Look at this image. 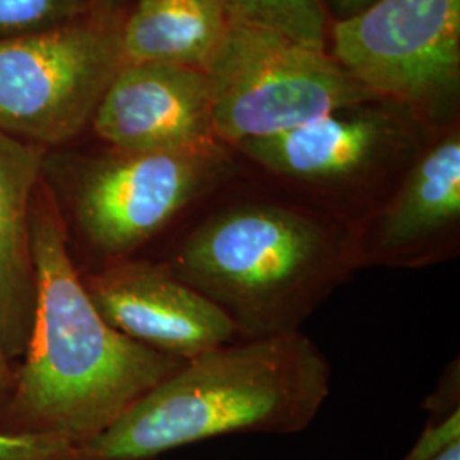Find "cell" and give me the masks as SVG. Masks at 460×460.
Returning a JSON list of instances; mask_svg holds the SVG:
<instances>
[{
  "label": "cell",
  "instance_id": "1",
  "mask_svg": "<svg viewBox=\"0 0 460 460\" xmlns=\"http://www.w3.org/2000/svg\"><path fill=\"white\" fill-rule=\"evenodd\" d=\"M31 239L33 323L0 431L81 447L186 360L137 343L98 313L70 256L66 215L47 176L34 190Z\"/></svg>",
  "mask_w": 460,
  "mask_h": 460
},
{
  "label": "cell",
  "instance_id": "2",
  "mask_svg": "<svg viewBox=\"0 0 460 460\" xmlns=\"http://www.w3.org/2000/svg\"><path fill=\"white\" fill-rule=\"evenodd\" d=\"M161 263L227 314L239 340L302 331L358 270L348 222L271 199L214 210Z\"/></svg>",
  "mask_w": 460,
  "mask_h": 460
},
{
  "label": "cell",
  "instance_id": "3",
  "mask_svg": "<svg viewBox=\"0 0 460 460\" xmlns=\"http://www.w3.org/2000/svg\"><path fill=\"white\" fill-rule=\"evenodd\" d=\"M329 391V360L302 331L235 340L182 363L77 447V460H152L232 433H298Z\"/></svg>",
  "mask_w": 460,
  "mask_h": 460
},
{
  "label": "cell",
  "instance_id": "4",
  "mask_svg": "<svg viewBox=\"0 0 460 460\" xmlns=\"http://www.w3.org/2000/svg\"><path fill=\"white\" fill-rule=\"evenodd\" d=\"M222 144L191 150L108 147L66 161V199L84 244L108 263L127 260L235 172Z\"/></svg>",
  "mask_w": 460,
  "mask_h": 460
},
{
  "label": "cell",
  "instance_id": "5",
  "mask_svg": "<svg viewBox=\"0 0 460 460\" xmlns=\"http://www.w3.org/2000/svg\"><path fill=\"white\" fill-rule=\"evenodd\" d=\"M217 142L232 148L348 106L377 102L328 49L234 19L205 68Z\"/></svg>",
  "mask_w": 460,
  "mask_h": 460
},
{
  "label": "cell",
  "instance_id": "6",
  "mask_svg": "<svg viewBox=\"0 0 460 460\" xmlns=\"http://www.w3.org/2000/svg\"><path fill=\"white\" fill-rule=\"evenodd\" d=\"M125 66L121 19L0 40V132L47 150L83 132Z\"/></svg>",
  "mask_w": 460,
  "mask_h": 460
},
{
  "label": "cell",
  "instance_id": "7",
  "mask_svg": "<svg viewBox=\"0 0 460 460\" xmlns=\"http://www.w3.org/2000/svg\"><path fill=\"white\" fill-rule=\"evenodd\" d=\"M328 51L378 101L437 119L460 81V0H378L329 26Z\"/></svg>",
  "mask_w": 460,
  "mask_h": 460
},
{
  "label": "cell",
  "instance_id": "8",
  "mask_svg": "<svg viewBox=\"0 0 460 460\" xmlns=\"http://www.w3.org/2000/svg\"><path fill=\"white\" fill-rule=\"evenodd\" d=\"M427 144L412 115L365 102L241 142L234 152L281 181L345 195L365 193L391 174H402Z\"/></svg>",
  "mask_w": 460,
  "mask_h": 460
},
{
  "label": "cell",
  "instance_id": "9",
  "mask_svg": "<svg viewBox=\"0 0 460 460\" xmlns=\"http://www.w3.org/2000/svg\"><path fill=\"white\" fill-rule=\"evenodd\" d=\"M357 268L418 270L460 251V133L438 135L394 190L351 226Z\"/></svg>",
  "mask_w": 460,
  "mask_h": 460
},
{
  "label": "cell",
  "instance_id": "10",
  "mask_svg": "<svg viewBox=\"0 0 460 460\" xmlns=\"http://www.w3.org/2000/svg\"><path fill=\"white\" fill-rule=\"evenodd\" d=\"M83 283L111 328L169 357L191 360L239 340L229 315L161 261L119 260Z\"/></svg>",
  "mask_w": 460,
  "mask_h": 460
},
{
  "label": "cell",
  "instance_id": "11",
  "mask_svg": "<svg viewBox=\"0 0 460 460\" xmlns=\"http://www.w3.org/2000/svg\"><path fill=\"white\" fill-rule=\"evenodd\" d=\"M205 70L176 64H125L102 94L91 127L108 147L191 150L220 144Z\"/></svg>",
  "mask_w": 460,
  "mask_h": 460
},
{
  "label": "cell",
  "instance_id": "12",
  "mask_svg": "<svg viewBox=\"0 0 460 460\" xmlns=\"http://www.w3.org/2000/svg\"><path fill=\"white\" fill-rule=\"evenodd\" d=\"M47 152L0 132V340L13 362L24 355L33 323L31 205Z\"/></svg>",
  "mask_w": 460,
  "mask_h": 460
},
{
  "label": "cell",
  "instance_id": "13",
  "mask_svg": "<svg viewBox=\"0 0 460 460\" xmlns=\"http://www.w3.org/2000/svg\"><path fill=\"white\" fill-rule=\"evenodd\" d=\"M227 0H135L121 19L125 64L205 70L229 33Z\"/></svg>",
  "mask_w": 460,
  "mask_h": 460
},
{
  "label": "cell",
  "instance_id": "14",
  "mask_svg": "<svg viewBox=\"0 0 460 460\" xmlns=\"http://www.w3.org/2000/svg\"><path fill=\"white\" fill-rule=\"evenodd\" d=\"M237 21L283 34L315 49H328L329 19L321 0H227Z\"/></svg>",
  "mask_w": 460,
  "mask_h": 460
},
{
  "label": "cell",
  "instance_id": "15",
  "mask_svg": "<svg viewBox=\"0 0 460 460\" xmlns=\"http://www.w3.org/2000/svg\"><path fill=\"white\" fill-rule=\"evenodd\" d=\"M98 16L89 0H0V40Z\"/></svg>",
  "mask_w": 460,
  "mask_h": 460
},
{
  "label": "cell",
  "instance_id": "16",
  "mask_svg": "<svg viewBox=\"0 0 460 460\" xmlns=\"http://www.w3.org/2000/svg\"><path fill=\"white\" fill-rule=\"evenodd\" d=\"M427 425L402 460H437L450 447L460 444V410H427Z\"/></svg>",
  "mask_w": 460,
  "mask_h": 460
},
{
  "label": "cell",
  "instance_id": "17",
  "mask_svg": "<svg viewBox=\"0 0 460 460\" xmlns=\"http://www.w3.org/2000/svg\"><path fill=\"white\" fill-rule=\"evenodd\" d=\"M0 460H77V447L47 437L0 431Z\"/></svg>",
  "mask_w": 460,
  "mask_h": 460
},
{
  "label": "cell",
  "instance_id": "18",
  "mask_svg": "<svg viewBox=\"0 0 460 460\" xmlns=\"http://www.w3.org/2000/svg\"><path fill=\"white\" fill-rule=\"evenodd\" d=\"M376 2L378 0H321L324 13L328 16L329 24L358 16Z\"/></svg>",
  "mask_w": 460,
  "mask_h": 460
},
{
  "label": "cell",
  "instance_id": "19",
  "mask_svg": "<svg viewBox=\"0 0 460 460\" xmlns=\"http://www.w3.org/2000/svg\"><path fill=\"white\" fill-rule=\"evenodd\" d=\"M14 374H16V368L13 367V360L5 353L2 340H0V411L5 406V402L11 395V391H13Z\"/></svg>",
  "mask_w": 460,
  "mask_h": 460
},
{
  "label": "cell",
  "instance_id": "20",
  "mask_svg": "<svg viewBox=\"0 0 460 460\" xmlns=\"http://www.w3.org/2000/svg\"><path fill=\"white\" fill-rule=\"evenodd\" d=\"M98 16L123 19L135 0H89Z\"/></svg>",
  "mask_w": 460,
  "mask_h": 460
},
{
  "label": "cell",
  "instance_id": "21",
  "mask_svg": "<svg viewBox=\"0 0 460 460\" xmlns=\"http://www.w3.org/2000/svg\"><path fill=\"white\" fill-rule=\"evenodd\" d=\"M437 460H460V444L450 447V448Z\"/></svg>",
  "mask_w": 460,
  "mask_h": 460
}]
</instances>
